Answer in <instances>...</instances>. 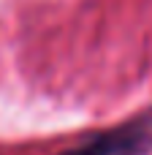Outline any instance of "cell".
<instances>
[{
  "mask_svg": "<svg viewBox=\"0 0 152 155\" xmlns=\"http://www.w3.org/2000/svg\"><path fill=\"white\" fill-rule=\"evenodd\" d=\"M152 150V112L95 131L60 155H147Z\"/></svg>",
  "mask_w": 152,
  "mask_h": 155,
  "instance_id": "1",
  "label": "cell"
}]
</instances>
